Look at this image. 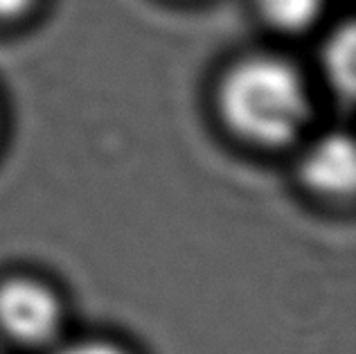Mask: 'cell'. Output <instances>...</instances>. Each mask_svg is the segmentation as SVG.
I'll list each match as a JSON object with an SVG mask.
<instances>
[{"label":"cell","mask_w":356,"mask_h":354,"mask_svg":"<svg viewBox=\"0 0 356 354\" xmlns=\"http://www.w3.org/2000/svg\"><path fill=\"white\" fill-rule=\"evenodd\" d=\"M325 74L341 97L350 99L356 81V34L354 25H343L325 45Z\"/></svg>","instance_id":"4"},{"label":"cell","mask_w":356,"mask_h":354,"mask_svg":"<svg viewBox=\"0 0 356 354\" xmlns=\"http://www.w3.org/2000/svg\"><path fill=\"white\" fill-rule=\"evenodd\" d=\"M34 5V0H0V21H12L25 14Z\"/></svg>","instance_id":"6"},{"label":"cell","mask_w":356,"mask_h":354,"mask_svg":"<svg viewBox=\"0 0 356 354\" xmlns=\"http://www.w3.org/2000/svg\"><path fill=\"white\" fill-rule=\"evenodd\" d=\"M266 25L280 32H302L323 14L325 0H252Z\"/></svg>","instance_id":"5"},{"label":"cell","mask_w":356,"mask_h":354,"mask_svg":"<svg viewBox=\"0 0 356 354\" xmlns=\"http://www.w3.org/2000/svg\"><path fill=\"white\" fill-rule=\"evenodd\" d=\"M219 111L246 143L284 147L309 124L312 99L291 63L261 54L235 63L226 72L219 83Z\"/></svg>","instance_id":"1"},{"label":"cell","mask_w":356,"mask_h":354,"mask_svg":"<svg viewBox=\"0 0 356 354\" xmlns=\"http://www.w3.org/2000/svg\"><path fill=\"white\" fill-rule=\"evenodd\" d=\"M61 309L50 289L32 280L0 287V330L18 343H43L59 328Z\"/></svg>","instance_id":"2"},{"label":"cell","mask_w":356,"mask_h":354,"mask_svg":"<svg viewBox=\"0 0 356 354\" xmlns=\"http://www.w3.org/2000/svg\"><path fill=\"white\" fill-rule=\"evenodd\" d=\"M59 354H124L113 346H106V343H79V346L65 348Z\"/></svg>","instance_id":"7"},{"label":"cell","mask_w":356,"mask_h":354,"mask_svg":"<svg viewBox=\"0 0 356 354\" xmlns=\"http://www.w3.org/2000/svg\"><path fill=\"white\" fill-rule=\"evenodd\" d=\"M300 176L309 190L325 197H343L354 190L356 156L348 134H327L309 145L300 161Z\"/></svg>","instance_id":"3"}]
</instances>
